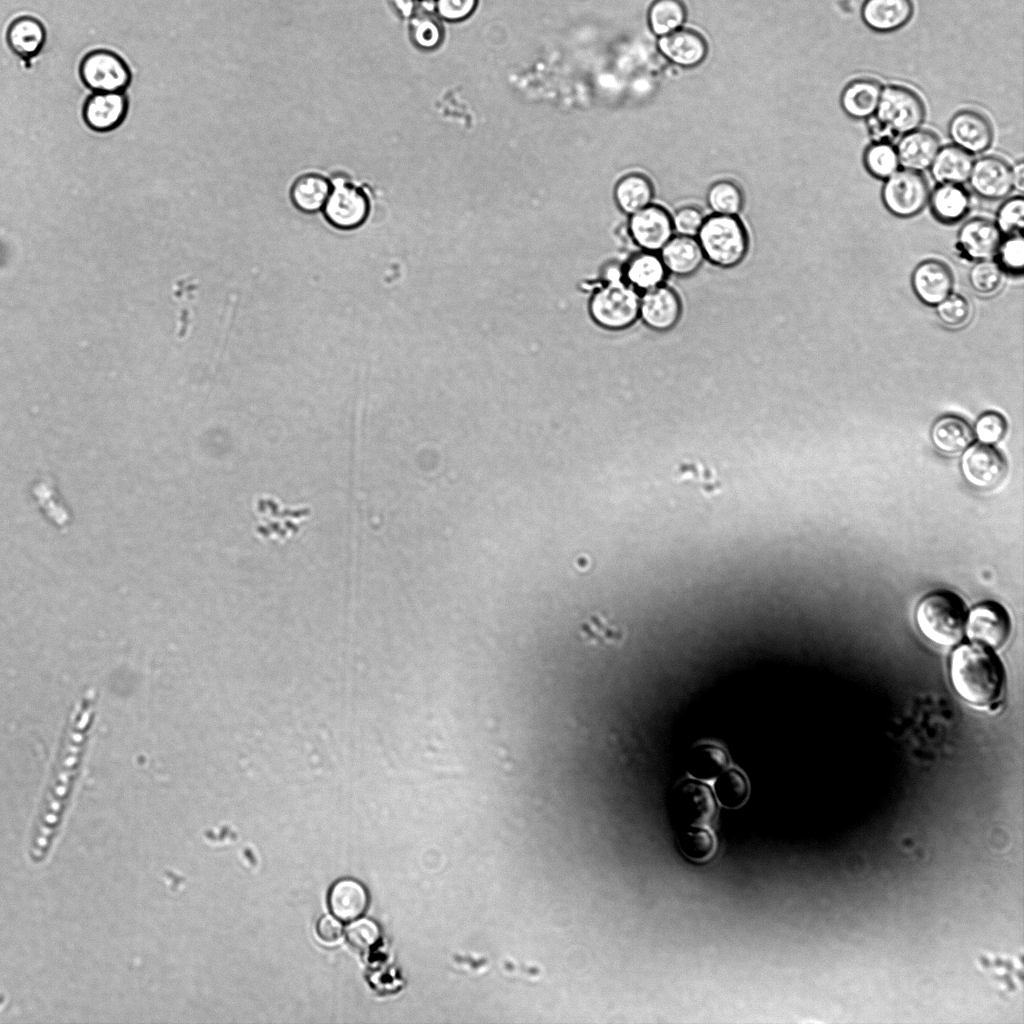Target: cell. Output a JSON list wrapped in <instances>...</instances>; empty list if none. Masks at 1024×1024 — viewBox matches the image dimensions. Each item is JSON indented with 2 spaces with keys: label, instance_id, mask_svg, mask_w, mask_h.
<instances>
[{
  "label": "cell",
  "instance_id": "1",
  "mask_svg": "<svg viewBox=\"0 0 1024 1024\" xmlns=\"http://www.w3.org/2000/svg\"><path fill=\"white\" fill-rule=\"evenodd\" d=\"M950 677L960 697L977 706L995 703L1005 684L1001 660L992 649L974 642L962 644L953 651Z\"/></svg>",
  "mask_w": 1024,
  "mask_h": 1024
},
{
  "label": "cell",
  "instance_id": "2",
  "mask_svg": "<svg viewBox=\"0 0 1024 1024\" xmlns=\"http://www.w3.org/2000/svg\"><path fill=\"white\" fill-rule=\"evenodd\" d=\"M94 699L95 695L93 690H89L87 694L82 697L73 712L66 742L61 753L59 766L55 773L51 790L48 795L41 834L37 838L38 841L33 848L32 856L35 860H39L46 850L48 837L58 819L71 779L76 771L85 734L94 712Z\"/></svg>",
  "mask_w": 1024,
  "mask_h": 1024
},
{
  "label": "cell",
  "instance_id": "3",
  "mask_svg": "<svg viewBox=\"0 0 1024 1024\" xmlns=\"http://www.w3.org/2000/svg\"><path fill=\"white\" fill-rule=\"evenodd\" d=\"M604 277L605 283L591 300L592 317L607 329H626L639 319L640 293L624 279L621 265H609Z\"/></svg>",
  "mask_w": 1024,
  "mask_h": 1024
},
{
  "label": "cell",
  "instance_id": "4",
  "mask_svg": "<svg viewBox=\"0 0 1024 1024\" xmlns=\"http://www.w3.org/2000/svg\"><path fill=\"white\" fill-rule=\"evenodd\" d=\"M967 615L960 597L949 591H937L921 600L916 610V621L927 639L949 647L962 639Z\"/></svg>",
  "mask_w": 1024,
  "mask_h": 1024
},
{
  "label": "cell",
  "instance_id": "5",
  "mask_svg": "<svg viewBox=\"0 0 1024 1024\" xmlns=\"http://www.w3.org/2000/svg\"><path fill=\"white\" fill-rule=\"evenodd\" d=\"M705 260L720 268L740 264L749 249V234L738 215L706 216L696 236Z\"/></svg>",
  "mask_w": 1024,
  "mask_h": 1024
},
{
  "label": "cell",
  "instance_id": "6",
  "mask_svg": "<svg viewBox=\"0 0 1024 1024\" xmlns=\"http://www.w3.org/2000/svg\"><path fill=\"white\" fill-rule=\"evenodd\" d=\"M874 116L896 137L918 129L925 118V106L908 87L888 85L882 88Z\"/></svg>",
  "mask_w": 1024,
  "mask_h": 1024
},
{
  "label": "cell",
  "instance_id": "7",
  "mask_svg": "<svg viewBox=\"0 0 1024 1024\" xmlns=\"http://www.w3.org/2000/svg\"><path fill=\"white\" fill-rule=\"evenodd\" d=\"M83 84L92 92H125L132 74L126 61L116 52L95 49L86 53L79 65Z\"/></svg>",
  "mask_w": 1024,
  "mask_h": 1024
},
{
  "label": "cell",
  "instance_id": "8",
  "mask_svg": "<svg viewBox=\"0 0 1024 1024\" xmlns=\"http://www.w3.org/2000/svg\"><path fill=\"white\" fill-rule=\"evenodd\" d=\"M929 185L920 172L897 170L885 179L881 199L885 208L901 218L912 217L921 212L928 203Z\"/></svg>",
  "mask_w": 1024,
  "mask_h": 1024
},
{
  "label": "cell",
  "instance_id": "9",
  "mask_svg": "<svg viewBox=\"0 0 1024 1024\" xmlns=\"http://www.w3.org/2000/svg\"><path fill=\"white\" fill-rule=\"evenodd\" d=\"M672 810L683 827H709L718 812L714 791L704 781L687 779L674 790Z\"/></svg>",
  "mask_w": 1024,
  "mask_h": 1024
},
{
  "label": "cell",
  "instance_id": "10",
  "mask_svg": "<svg viewBox=\"0 0 1024 1024\" xmlns=\"http://www.w3.org/2000/svg\"><path fill=\"white\" fill-rule=\"evenodd\" d=\"M368 211V198L361 190L349 184L343 176L332 179L324 213L334 227L355 229L365 221Z\"/></svg>",
  "mask_w": 1024,
  "mask_h": 1024
},
{
  "label": "cell",
  "instance_id": "11",
  "mask_svg": "<svg viewBox=\"0 0 1024 1024\" xmlns=\"http://www.w3.org/2000/svg\"><path fill=\"white\" fill-rule=\"evenodd\" d=\"M627 230L640 250L657 253L674 235L671 213L653 203L629 215Z\"/></svg>",
  "mask_w": 1024,
  "mask_h": 1024
},
{
  "label": "cell",
  "instance_id": "12",
  "mask_svg": "<svg viewBox=\"0 0 1024 1024\" xmlns=\"http://www.w3.org/2000/svg\"><path fill=\"white\" fill-rule=\"evenodd\" d=\"M965 631L971 642L995 650L1001 648L1009 639L1011 620L1000 604L986 601L969 612Z\"/></svg>",
  "mask_w": 1024,
  "mask_h": 1024
},
{
  "label": "cell",
  "instance_id": "13",
  "mask_svg": "<svg viewBox=\"0 0 1024 1024\" xmlns=\"http://www.w3.org/2000/svg\"><path fill=\"white\" fill-rule=\"evenodd\" d=\"M682 311L679 294L666 283L640 294L638 317L653 331L666 332L673 329Z\"/></svg>",
  "mask_w": 1024,
  "mask_h": 1024
},
{
  "label": "cell",
  "instance_id": "14",
  "mask_svg": "<svg viewBox=\"0 0 1024 1024\" xmlns=\"http://www.w3.org/2000/svg\"><path fill=\"white\" fill-rule=\"evenodd\" d=\"M968 181L981 198L1000 200L1013 189L1012 167L1001 157L983 156L973 162Z\"/></svg>",
  "mask_w": 1024,
  "mask_h": 1024
},
{
  "label": "cell",
  "instance_id": "15",
  "mask_svg": "<svg viewBox=\"0 0 1024 1024\" xmlns=\"http://www.w3.org/2000/svg\"><path fill=\"white\" fill-rule=\"evenodd\" d=\"M961 469L969 484L987 489L994 487L1003 479L1007 472V463L994 447L976 444L966 449Z\"/></svg>",
  "mask_w": 1024,
  "mask_h": 1024
},
{
  "label": "cell",
  "instance_id": "16",
  "mask_svg": "<svg viewBox=\"0 0 1024 1024\" xmlns=\"http://www.w3.org/2000/svg\"><path fill=\"white\" fill-rule=\"evenodd\" d=\"M948 135L953 144L969 154L986 151L993 141V128L982 113L964 109L952 116Z\"/></svg>",
  "mask_w": 1024,
  "mask_h": 1024
},
{
  "label": "cell",
  "instance_id": "17",
  "mask_svg": "<svg viewBox=\"0 0 1024 1024\" xmlns=\"http://www.w3.org/2000/svg\"><path fill=\"white\" fill-rule=\"evenodd\" d=\"M129 107L125 92H92L85 100L82 116L96 132H110L125 120Z\"/></svg>",
  "mask_w": 1024,
  "mask_h": 1024
},
{
  "label": "cell",
  "instance_id": "18",
  "mask_svg": "<svg viewBox=\"0 0 1024 1024\" xmlns=\"http://www.w3.org/2000/svg\"><path fill=\"white\" fill-rule=\"evenodd\" d=\"M1002 233L996 224L985 218L966 221L957 234V249L961 256L971 261L990 259L995 255L1002 240Z\"/></svg>",
  "mask_w": 1024,
  "mask_h": 1024
},
{
  "label": "cell",
  "instance_id": "19",
  "mask_svg": "<svg viewBox=\"0 0 1024 1024\" xmlns=\"http://www.w3.org/2000/svg\"><path fill=\"white\" fill-rule=\"evenodd\" d=\"M911 286L922 303L936 306L952 293L953 275L943 262L927 259L914 268Z\"/></svg>",
  "mask_w": 1024,
  "mask_h": 1024
},
{
  "label": "cell",
  "instance_id": "20",
  "mask_svg": "<svg viewBox=\"0 0 1024 1024\" xmlns=\"http://www.w3.org/2000/svg\"><path fill=\"white\" fill-rule=\"evenodd\" d=\"M658 253L668 274L680 278L695 274L706 261L696 237L674 234Z\"/></svg>",
  "mask_w": 1024,
  "mask_h": 1024
},
{
  "label": "cell",
  "instance_id": "21",
  "mask_svg": "<svg viewBox=\"0 0 1024 1024\" xmlns=\"http://www.w3.org/2000/svg\"><path fill=\"white\" fill-rule=\"evenodd\" d=\"M369 901L367 888L353 878H342L334 882L327 896L330 912L344 922L361 917L366 912Z\"/></svg>",
  "mask_w": 1024,
  "mask_h": 1024
},
{
  "label": "cell",
  "instance_id": "22",
  "mask_svg": "<svg viewBox=\"0 0 1024 1024\" xmlns=\"http://www.w3.org/2000/svg\"><path fill=\"white\" fill-rule=\"evenodd\" d=\"M658 48L671 63L685 68L699 65L707 54L706 41L691 29L680 28L660 37Z\"/></svg>",
  "mask_w": 1024,
  "mask_h": 1024
},
{
  "label": "cell",
  "instance_id": "23",
  "mask_svg": "<svg viewBox=\"0 0 1024 1024\" xmlns=\"http://www.w3.org/2000/svg\"><path fill=\"white\" fill-rule=\"evenodd\" d=\"M913 16L911 0H865L861 17L875 32L888 33L905 26Z\"/></svg>",
  "mask_w": 1024,
  "mask_h": 1024
},
{
  "label": "cell",
  "instance_id": "24",
  "mask_svg": "<svg viewBox=\"0 0 1024 1024\" xmlns=\"http://www.w3.org/2000/svg\"><path fill=\"white\" fill-rule=\"evenodd\" d=\"M899 164L904 169L922 172L928 170L940 149L936 134L916 129L902 135L896 145Z\"/></svg>",
  "mask_w": 1024,
  "mask_h": 1024
},
{
  "label": "cell",
  "instance_id": "25",
  "mask_svg": "<svg viewBox=\"0 0 1024 1024\" xmlns=\"http://www.w3.org/2000/svg\"><path fill=\"white\" fill-rule=\"evenodd\" d=\"M10 50L22 60L36 57L46 42V28L36 17L22 15L13 19L6 30Z\"/></svg>",
  "mask_w": 1024,
  "mask_h": 1024
},
{
  "label": "cell",
  "instance_id": "26",
  "mask_svg": "<svg viewBox=\"0 0 1024 1024\" xmlns=\"http://www.w3.org/2000/svg\"><path fill=\"white\" fill-rule=\"evenodd\" d=\"M622 266L624 279L640 294L665 284L669 275L657 252L640 250Z\"/></svg>",
  "mask_w": 1024,
  "mask_h": 1024
},
{
  "label": "cell",
  "instance_id": "27",
  "mask_svg": "<svg viewBox=\"0 0 1024 1024\" xmlns=\"http://www.w3.org/2000/svg\"><path fill=\"white\" fill-rule=\"evenodd\" d=\"M881 92L882 86L877 80L855 79L849 82L841 92V108L852 119H868L876 112Z\"/></svg>",
  "mask_w": 1024,
  "mask_h": 1024
},
{
  "label": "cell",
  "instance_id": "28",
  "mask_svg": "<svg viewBox=\"0 0 1024 1024\" xmlns=\"http://www.w3.org/2000/svg\"><path fill=\"white\" fill-rule=\"evenodd\" d=\"M928 201L935 218L946 224L962 220L971 206L970 194L959 184H939Z\"/></svg>",
  "mask_w": 1024,
  "mask_h": 1024
},
{
  "label": "cell",
  "instance_id": "29",
  "mask_svg": "<svg viewBox=\"0 0 1024 1024\" xmlns=\"http://www.w3.org/2000/svg\"><path fill=\"white\" fill-rule=\"evenodd\" d=\"M972 165L971 154L955 145H946L939 149L929 169L939 184L962 185L968 181Z\"/></svg>",
  "mask_w": 1024,
  "mask_h": 1024
},
{
  "label": "cell",
  "instance_id": "30",
  "mask_svg": "<svg viewBox=\"0 0 1024 1024\" xmlns=\"http://www.w3.org/2000/svg\"><path fill=\"white\" fill-rule=\"evenodd\" d=\"M935 447L946 455L965 451L974 441V433L962 418L948 415L938 419L931 432Z\"/></svg>",
  "mask_w": 1024,
  "mask_h": 1024
},
{
  "label": "cell",
  "instance_id": "31",
  "mask_svg": "<svg viewBox=\"0 0 1024 1024\" xmlns=\"http://www.w3.org/2000/svg\"><path fill=\"white\" fill-rule=\"evenodd\" d=\"M653 196L654 189L651 181L640 173L625 175L618 181L614 190L618 207L628 215L651 204Z\"/></svg>",
  "mask_w": 1024,
  "mask_h": 1024
},
{
  "label": "cell",
  "instance_id": "32",
  "mask_svg": "<svg viewBox=\"0 0 1024 1024\" xmlns=\"http://www.w3.org/2000/svg\"><path fill=\"white\" fill-rule=\"evenodd\" d=\"M729 764L726 751L712 743H703L692 748L687 759L688 773L695 779L711 781L716 779Z\"/></svg>",
  "mask_w": 1024,
  "mask_h": 1024
},
{
  "label": "cell",
  "instance_id": "33",
  "mask_svg": "<svg viewBox=\"0 0 1024 1024\" xmlns=\"http://www.w3.org/2000/svg\"><path fill=\"white\" fill-rule=\"evenodd\" d=\"M331 185L324 177L307 174L293 185L291 198L294 205L303 212L312 213L321 209L329 196Z\"/></svg>",
  "mask_w": 1024,
  "mask_h": 1024
},
{
  "label": "cell",
  "instance_id": "34",
  "mask_svg": "<svg viewBox=\"0 0 1024 1024\" xmlns=\"http://www.w3.org/2000/svg\"><path fill=\"white\" fill-rule=\"evenodd\" d=\"M685 19L686 8L681 0H655L648 11L649 27L659 37L680 29Z\"/></svg>",
  "mask_w": 1024,
  "mask_h": 1024
},
{
  "label": "cell",
  "instance_id": "35",
  "mask_svg": "<svg viewBox=\"0 0 1024 1024\" xmlns=\"http://www.w3.org/2000/svg\"><path fill=\"white\" fill-rule=\"evenodd\" d=\"M714 794L721 805L727 808L740 807L749 795L746 776L738 769H725L715 780Z\"/></svg>",
  "mask_w": 1024,
  "mask_h": 1024
},
{
  "label": "cell",
  "instance_id": "36",
  "mask_svg": "<svg viewBox=\"0 0 1024 1024\" xmlns=\"http://www.w3.org/2000/svg\"><path fill=\"white\" fill-rule=\"evenodd\" d=\"M867 172L876 179L885 180L899 169V159L893 143L872 142L863 153Z\"/></svg>",
  "mask_w": 1024,
  "mask_h": 1024
},
{
  "label": "cell",
  "instance_id": "37",
  "mask_svg": "<svg viewBox=\"0 0 1024 1024\" xmlns=\"http://www.w3.org/2000/svg\"><path fill=\"white\" fill-rule=\"evenodd\" d=\"M712 214L738 215L744 205V196L739 186L730 180H719L708 189L706 196Z\"/></svg>",
  "mask_w": 1024,
  "mask_h": 1024
},
{
  "label": "cell",
  "instance_id": "38",
  "mask_svg": "<svg viewBox=\"0 0 1024 1024\" xmlns=\"http://www.w3.org/2000/svg\"><path fill=\"white\" fill-rule=\"evenodd\" d=\"M413 42L423 49H434L443 39V27L438 17L427 10L414 12L410 23Z\"/></svg>",
  "mask_w": 1024,
  "mask_h": 1024
},
{
  "label": "cell",
  "instance_id": "39",
  "mask_svg": "<svg viewBox=\"0 0 1024 1024\" xmlns=\"http://www.w3.org/2000/svg\"><path fill=\"white\" fill-rule=\"evenodd\" d=\"M682 852L690 859L702 861L709 858L715 850V837L704 826L683 827L679 836Z\"/></svg>",
  "mask_w": 1024,
  "mask_h": 1024
},
{
  "label": "cell",
  "instance_id": "40",
  "mask_svg": "<svg viewBox=\"0 0 1024 1024\" xmlns=\"http://www.w3.org/2000/svg\"><path fill=\"white\" fill-rule=\"evenodd\" d=\"M1003 271L995 260L976 261L971 267L968 280L972 289L978 294H993L1001 285Z\"/></svg>",
  "mask_w": 1024,
  "mask_h": 1024
},
{
  "label": "cell",
  "instance_id": "41",
  "mask_svg": "<svg viewBox=\"0 0 1024 1024\" xmlns=\"http://www.w3.org/2000/svg\"><path fill=\"white\" fill-rule=\"evenodd\" d=\"M996 255V262L1002 271L1012 275H1021L1024 268V239L1022 234L1008 235L1001 240Z\"/></svg>",
  "mask_w": 1024,
  "mask_h": 1024
},
{
  "label": "cell",
  "instance_id": "42",
  "mask_svg": "<svg viewBox=\"0 0 1024 1024\" xmlns=\"http://www.w3.org/2000/svg\"><path fill=\"white\" fill-rule=\"evenodd\" d=\"M935 308L938 319L950 328L962 327L968 322L971 315L969 301L957 293H950Z\"/></svg>",
  "mask_w": 1024,
  "mask_h": 1024
},
{
  "label": "cell",
  "instance_id": "43",
  "mask_svg": "<svg viewBox=\"0 0 1024 1024\" xmlns=\"http://www.w3.org/2000/svg\"><path fill=\"white\" fill-rule=\"evenodd\" d=\"M346 939L354 948L366 951L376 945L381 938L379 924L368 917H359L347 926Z\"/></svg>",
  "mask_w": 1024,
  "mask_h": 1024
},
{
  "label": "cell",
  "instance_id": "44",
  "mask_svg": "<svg viewBox=\"0 0 1024 1024\" xmlns=\"http://www.w3.org/2000/svg\"><path fill=\"white\" fill-rule=\"evenodd\" d=\"M995 224L1002 234L1021 233L1024 225L1023 197L1014 196L1002 203L997 211Z\"/></svg>",
  "mask_w": 1024,
  "mask_h": 1024
},
{
  "label": "cell",
  "instance_id": "45",
  "mask_svg": "<svg viewBox=\"0 0 1024 1024\" xmlns=\"http://www.w3.org/2000/svg\"><path fill=\"white\" fill-rule=\"evenodd\" d=\"M706 215L696 205H684L671 214L675 235L696 237Z\"/></svg>",
  "mask_w": 1024,
  "mask_h": 1024
},
{
  "label": "cell",
  "instance_id": "46",
  "mask_svg": "<svg viewBox=\"0 0 1024 1024\" xmlns=\"http://www.w3.org/2000/svg\"><path fill=\"white\" fill-rule=\"evenodd\" d=\"M1006 421L996 412H986L976 422V436L983 444H994L1005 434Z\"/></svg>",
  "mask_w": 1024,
  "mask_h": 1024
},
{
  "label": "cell",
  "instance_id": "47",
  "mask_svg": "<svg viewBox=\"0 0 1024 1024\" xmlns=\"http://www.w3.org/2000/svg\"><path fill=\"white\" fill-rule=\"evenodd\" d=\"M478 0H437V12L448 21H459L468 17Z\"/></svg>",
  "mask_w": 1024,
  "mask_h": 1024
},
{
  "label": "cell",
  "instance_id": "48",
  "mask_svg": "<svg viewBox=\"0 0 1024 1024\" xmlns=\"http://www.w3.org/2000/svg\"><path fill=\"white\" fill-rule=\"evenodd\" d=\"M316 932L322 941L326 943H333L341 938L343 934V925L335 916L326 914L318 919L316 923Z\"/></svg>",
  "mask_w": 1024,
  "mask_h": 1024
},
{
  "label": "cell",
  "instance_id": "49",
  "mask_svg": "<svg viewBox=\"0 0 1024 1024\" xmlns=\"http://www.w3.org/2000/svg\"><path fill=\"white\" fill-rule=\"evenodd\" d=\"M867 125L872 142L893 143V141L897 138L874 115L868 118Z\"/></svg>",
  "mask_w": 1024,
  "mask_h": 1024
},
{
  "label": "cell",
  "instance_id": "50",
  "mask_svg": "<svg viewBox=\"0 0 1024 1024\" xmlns=\"http://www.w3.org/2000/svg\"><path fill=\"white\" fill-rule=\"evenodd\" d=\"M390 3L402 17H409L415 12V0H390Z\"/></svg>",
  "mask_w": 1024,
  "mask_h": 1024
},
{
  "label": "cell",
  "instance_id": "51",
  "mask_svg": "<svg viewBox=\"0 0 1024 1024\" xmlns=\"http://www.w3.org/2000/svg\"><path fill=\"white\" fill-rule=\"evenodd\" d=\"M1012 173H1013V188H1016V190H1018L1019 192H1022L1023 189H1024V163L1022 161H1019L1014 166V168H1012Z\"/></svg>",
  "mask_w": 1024,
  "mask_h": 1024
}]
</instances>
